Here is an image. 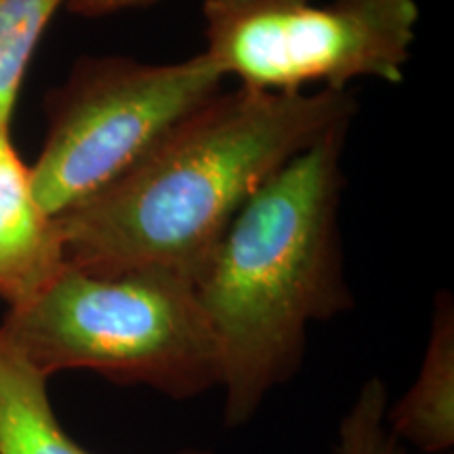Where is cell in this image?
I'll return each mask as SVG.
<instances>
[{"mask_svg":"<svg viewBox=\"0 0 454 454\" xmlns=\"http://www.w3.org/2000/svg\"><path fill=\"white\" fill-rule=\"evenodd\" d=\"M348 129L331 130L265 181L196 280L217 339L230 427L251 421L268 391L297 372L311 322L351 308L339 236Z\"/></svg>","mask_w":454,"mask_h":454,"instance_id":"7a4b0ae2","label":"cell"},{"mask_svg":"<svg viewBox=\"0 0 454 454\" xmlns=\"http://www.w3.org/2000/svg\"><path fill=\"white\" fill-rule=\"evenodd\" d=\"M385 421L402 442L421 452H448L454 444V309L450 294L435 301L421 372Z\"/></svg>","mask_w":454,"mask_h":454,"instance_id":"52a82bcc","label":"cell"},{"mask_svg":"<svg viewBox=\"0 0 454 454\" xmlns=\"http://www.w3.org/2000/svg\"><path fill=\"white\" fill-rule=\"evenodd\" d=\"M0 331L44 377L93 371L175 400L221 383L217 339L190 278L167 270L89 274L66 268Z\"/></svg>","mask_w":454,"mask_h":454,"instance_id":"3957f363","label":"cell"},{"mask_svg":"<svg viewBox=\"0 0 454 454\" xmlns=\"http://www.w3.org/2000/svg\"><path fill=\"white\" fill-rule=\"evenodd\" d=\"M67 0H0V130H9L27 66Z\"/></svg>","mask_w":454,"mask_h":454,"instance_id":"9c48e42d","label":"cell"},{"mask_svg":"<svg viewBox=\"0 0 454 454\" xmlns=\"http://www.w3.org/2000/svg\"><path fill=\"white\" fill-rule=\"evenodd\" d=\"M0 133H3V130H0Z\"/></svg>","mask_w":454,"mask_h":454,"instance_id":"7c38bea8","label":"cell"},{"mask_svg":"<svg viewBox=\"0 0 454 454\" xmlns=\"http://www.w3.org/2000/svg\"><path fill=\"white\" fill-rule=\"evenodd\" d=\"M202 15V53L221 76L301 93L348 90L357 78L402 82L421 11L417 0H204Z\"/></svg>","mask_w":454,"mask_h":454,"instance_id":"5b68a950","label":"cell"},{"mask_svg":"<svg viewBox=\"0 0 454 454\" xmlns=\"http://www.w3.org/2000/svg\"><path fill=\"white\" fill-rule=\"evenodd\" d=\"M158 0H67L66 9L81 17H104L118 13V11L147 7Z\"/></svg>","mask_w":454,"mask_h":454,"instance_id":"8fae6325","label":"cell"},{"mask_svg":"<svg viewBox=\"0 0 454 454\" xmlns=\"http://www.w3.org/2000/svg\"><path fill=\"white\" fill-rule=\"evenodd\" d=\"M0 454H93L57 421L47 377L0 331ZM181 454H208L187 450Z\"/></svg>","mask_w":454,"mask_h":454,"instance_id":"ba28073f","label":"cell"},{"mask_svg":"<svg viewBox=\"0 0 454 454\" xmlns=\"http://www.w3.org/2000/svg\"><path fill=\"white\" fill-rule=\"evenodd\" d=\"M387 406L385 383L371 379L340 421L339 454H411L385 421Z\"/></svg>","mask_w":454,"mask_h":454,"instance_id":"30bf717a","label":"cell"},{"mask_svg":"<svg viewBox=\"0 0 454 454\" xmlns=\"http://www.w3.org/2000/svg\"><path fill=\"white\" fill-rule=\"evenodd\" d=\"M354 114L349 90H221L121 179L55 217L66 263L99 276L167 270L196 284L248 198Z\"/></svg>","mask_w":454,"mask_h":454,"instance_id":"6da1fadb","label":"cell"},{"mask_svg":"<svg viewBox=\"0 0 454 454\" xmlns=\"http://www.w3.org/2000/svg\"><path fill=\"white\" fill-rule=\"evenodd\" d=\"M66 268L57 219L34 194L30 167L0 133V299L24 305Z\"/></svg>","mask_w":454,"mask_h":454,"instance_id":"8992f818","label":"cell"},{"mask_svg":"<svg viewBox=\"0 0 454 454\" xmlns=\"http://www.w3.org/2000/svg\"><path fill=\"white\" fill-rule=\"evenodd\" d=\"M207 55L175 64L87 57L47 95L49 130L30 167L34 194L59 217L121 179L175 127L221 93Z\"/></svg>","mask_w":454,"mask_h":454,"instance_id":"277c9868","label":"cell"}]
</instances>
